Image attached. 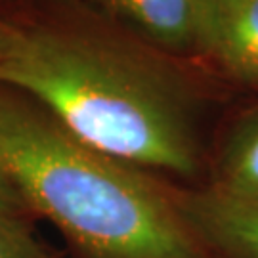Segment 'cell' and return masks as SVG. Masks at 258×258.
I'll use <instances>...</instances> for the list:
<instances>
[{"instance_id":"obj_1","label":"cell","mask_w":258,"mask_h":258,"mask_svg":"<svg viewBox=\"0 0 258 258\" xmlns=\"http://www.w3.org/2000/svg\"><path fill=\"white\" fill-rule=\"evenodd\" d=\"M6 18L14 40L0 59V84L144 172L184 180L201 172V98L172 55L54 16Z\"/></svg>"},{"instance_id":"obj_2","label":"cell","mask_w":258,"mask_h":258,"mask_svg":"<svg viewBox=\"0 0 258 258\" xmlns=\"http://www.w3.org/2000/svg\"><path fill=\"white\" fill-rule=\"evenodd\" d=\"M0 176L84 258H209L174 187L88 146L8 84H0Z\"/></svg>"},{"instance_id":"obj_3","label":"cell","mask_w":258,"mask_h":258,"mask_svg":"<svg viewBox=\"0 0 258 258\" xmlns=\"http://www.w3.org/2000/svg\"><path fill=\"white\" fill-rule=\"evenodd\" d=\"M176 203L209 256L258 258V207L214 187L176 189Z\"/></svg>"},{"instance_id":"obj_4","label":"cell","mask_w":258,"mask_h":258,"mask_svg":"<svg viewBox=\"0 0 258 258\" xmlns=\"http://www.w3.org/2000/svg\"><path fill=\"white\" fill-rule=\"evenodd\" d=\"M140 42L166 55L199 54L207 0H90Z\"/></svg>"},{"instance_id":"obj_5","label":"cell","mask_w":258,"mask_h":258,"mask_svg":"<svg viewBox=\"0 0 258 258\" xmlns=\"http://www.w3.org/2000/svg\"><path fill=\"white\" fill-rule=\"evenodd\" d=\"M199 54L258 90V0H207Z\"/></svg>"},{"instance_id":"obj_6","label":"cell","mask_w":258,"mask_h":258,"mask_svg":"<svg viewBox=\"0 0 258 258\" xmlns=\"http://www.w3.org/2000/svg\"><path fill=\"white\" fill-rule=\"evenodd\" d=\"M211 187L258 207V103L243 109L230 124L216 151Z\"/></svg>"},{"instance_id":"obj_7","label":"cell","mask_w":258,"mask_h":258,"mask_svg":"<svg viewBox=\"0 0 258 258\" xmlns=\"http://www.w3.org/2000/svg\"><path fill=\"white\" fill-rule=\"evenodd\" d=\"M0 258H55L35 235L23 212L0 209Z\"/></svg>"},{"instance_id":"obj_8","label":"cell","mask_w":258,"mask_h":258,"mask_svg":"<svg viewBox=\"0 0 258 258\" xmlns=\"http://www.w3.org/2000/svg\"><path fill=\"white\" fill-rule=\"evenodd\" d=\"M0 209L2 211H12V212H27L23 201L18 197V194L12 189V185L0 176Z\"/></svg>"},{"instance_id":"obj_9","label":"cell","mask_w":258,"mask_h":258,"mask_svg":"<svg viewBox=\"0 0 258 258\" xmlns=\"http://www.w3.org/2000/svg\"><path fill=\"white\" fill-rule=\"evenodd\" d=\"M14 40V27L4 14H0V59L8 54L10 46Z\"/></svg>"}]
</instances>
